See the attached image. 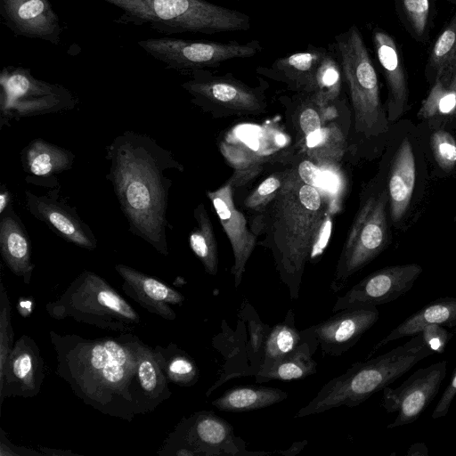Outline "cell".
<instances>
[{"mask_svg": "<svg viewBox=\"0 0 456 456\" xmlns=\"http://www.w3.org/2000/svg\"><path fill=\"white\" fill-rule=\"evenodd\" d=\"M56 374L86 404L111 417L131 421L152 411L139 381L142 341L123 332L116 337L83 338L50 331Z\"/></svg>", "mask_w": 456, "mask_h": 456, "instance_id": "1", "label": "cell"}, {"mask_svg": "<svg viewBox=\"0 0 456 456\" xmlns=\"http://www.w3.org/2000/svg\"><path fill=\"white\" fill-rule=\"evenodd\" d=\"M182 87L195 105L217 116L260 114L266 108L260 86L250 87L231 73L216 76L206 69L192 70Z\"/></svg>", "mask_w": 456, "mask_h": 456, "instance_id": "12", "label": "cell"}, {"mask_svg": "<svg viewBox=\"0 0 456 456\" xmlns=\"http://www.w3.org/2000/svg\"><path fill=\"white\" fill-rule=\"evenodd\" d=\"M372 42L388 91L387 119L394 122L408 110L409 86L406 71L401 52L389 33L375 28L372 31Z\"/></svg>", "mask_w": 456, "mask_h": 456, "instance_id": "20", "label": "cell"}, {"mask_svg": "<svg viewBox=\"0 0 456 456\" xmlns=\"http://www.w3.org/2000/svg\"><path fill=\"white\" fill-rule=\"evenodd\" d=\"M55 320L72 319L99 329L128 332L140 322L137 312L103 278L83 271L62 294L45 305Z\"/></svg>", "mask_w": 456, "mask_h": 456, "instance_id": "6", "label": "cell"}, {"mask_svg": "<svg viewBox=\"0 0 456 456\" xmlns=\"http://www.w3.org/2000/svg\"><path fill=\"white\" fill-rule=\"evenodd\" d=\"M397 16L408 33L418 43L429 37L435 13V0H395Z\"/></svg>", "mask_w": 456, "mask_h": 456, "instance_id": "34", "label": "cell"}, {"mask_svg": "<svg viewBox=\"0 0 456 456\" xmlns=\"http://www.w3.org/2000/svg\"><path fill=\"white\" fill-rule=\"evenodd\" d=\"M287 397L288 393L279 388L241 386L227 390L212 405L223 411L244 412L271 406Z\"/></svg>", "mask_w": 456, "mask_h": 456, "instance_id": "28", "label": "cell"}, {"mask_svg": "<svg viewBox=\"0 0 456 456\" xmlns=\"http://www.w3.org/2000/svg\"><path fill=\"white\" fill-rule=\"evenodd\" d=\"M137 44L168 68L191 70L216 68L230 60L251 58L263 50L256 39L240 43L164 37L140 40Z\"/></svg>", "mask_w": 456, "mask_h": 456, "instance_id": "11", "label": "cell"}, {"mask_svg": "<svg viewBox=\"0 0 456 456\" xmlns=\"http://www.w3.org/2000/svg\"><path fill=\"white\" fill-rule=\"evenodd\" d=\"M4 432L1 429L0 439V455L1 456H33L42 455L41 452H36L32 449L14 445L4 436Z\"/></svg>", "mask_w": 456, "mask_h": 456, "instance_id": "43", "label": "cell"}, {"mask_svg": "<svg viewBox=\"0 0 456 456\" xmlns=\"http://www.w3.org/2000/svg\"><path fill=\"white\" fill-rule=\"evenodd\" d=\"M327 50L308 45L305 51L278 58L269 67H258L256 73L282 82L297 93L311 94L315 71Z\"/></svg>", "mask_w": 456, "mask_h": 456, "instance_id": "23", "label": "cell"}, {"mask_svg": "<svg viewBox=\"0 0 456 456\" xmlns=\"http://www.w3.org/2000/svg\"><path fill=\"white\" fill-rule=\"evenodd\" d=\"M138 376L142 391L152 411L170 397L167 379L159 364L155 351L144 342L139 351Z\"/></svg>", "mask_w": 456, "mask_h": 456, "instance_id": "30", "label": "cell"}, {"mask_svg": "<svg viewBox=\"0 0 456 456\" xmlns=\"http://www.w3.org/2000/svg\"><path fill=\"white\" fill-rule=\"evenodd\" d=\"M303 341V334L295 324V314L289 309L284 320L270 328L264 346L262 361L257 371L265 370L294 351Z\"/></svg>", "mask_w": 456, "mask_h": 456, "instance_id": "29", "label": "cell"}, {"mask_svg": "<svg viewBox=\"0 0 456 456\" xmlns=\"http://www.w3.org/2000/svg\"><path fill=\"white\" fill-rule=\"evenodd\" d=\"M196 226L189 236V245L194 255L210 275L218 271L217 244L213 226L203 203H200L193 211Z\"/></svg>", "mask_w": 456, "mask_h": 456, "instance_id": "32", "label": "cell"}, {"mask_svg": "<svg viewBox=\"0 0 456 456\" xmlns=\"http://www.w3.org/2000/svg\"><path fill=\"white\" fill-rule=\"evenodd\" d=\"M40 452L43 453V455H51V456L76 455V453H73L69 450L64 451V450L49 449V448H45V447H41Z\"/></svg>", "mask_w": 456, "mask_h": 456, "instance_id": "47", "label": "cell"}, {"mask_svg": "<svg viewBox=\"0 0 456 456\" xmlns=\"http://www.w3.org/2000/svg\"><path fill=\"white\" fill-rule=\"evenodd\" d=\"M207 195L231 243L234 256L231 273L234 277V286L238 288L247 262L255 249L257 236L248 229L246 216L236 208L233 186L229 182L215 191H208Z\"/></svg>", "mask_w": 456, "mask_h": 456, "instance_id": "18", "label": "cell"}, {"mask_svg": "<svg viewBox=\"0 0 456 456\" xmlns=\"http://www.w3.org/2000/svg\"><path fill=\"white\" fill-rule=\"evenodd\" d=\"M428 451L424 443H415L408 450L407 455L411 456H427Z\"/></svg>", "mask_w": 456, "mask_h": 456, "instance_id": "46", "label": "cell"}, {"mask_svg": "<svg viewBox=\"0 0 456 456\" xmlns=\"http://www.w3.org/2000/svg\"><path fill=\"white\" fill-rule=\"evenodd\" d=\"M330 199L305 182L298 169L288 168L276 196L253 215L251 231L273 254L281 281L297 299L307 262L318 261L324 249L323 232L330 222Z\"/></svg>", "mask_w": 456, "mask_h": 456, "instance_id": "3", "label": "cell"}, {"mask_svg": "<svg viewBox=\"0 0 456 456\" xmlns=\"http://www.w3.org/2000/svg\"><path fill=\"white\" fill-rule=\"evenodd\" d=\"M387 191L366 199L349 230L330 283L339 292L349 279L376 258L387 246Z\"/></svg>", "mask_w": 456, "mask_h": 456, "instance_id": "8", "label": "cell"}, {"mask_svg": "<svg viewBox=\"0 0 456 456\" xmlns=\"http://www.w3.org/2000/svg\"><path fill=\"white\" fill-rule=\"evenodd\" d=\"M446 371L444 360L417 370L396 388L384 387L381 406L387 413L397 412L387 428L416 421L438 394Z\"/></svg>", "mask_w": 456, "mask_h": 456, "instance_id": "13", "label": "cell"}, {"mask_svg": "<svg viewBox=\"0 0 456 456\" xmlns=\"http://www.w3.org/2000/svg\"><path fill=\"white\" fill-rule=\"evenodd\" d=\"M306 444H307L306 440L295 442L292 444V445L289 449H287L285 451H281V450L275 451V452H273V453H281L285 456H294V455L298 454Z\"/></svg>", "mask_w": 456, "mask_h": 456, "instance_id": "44", "label": "cell"}, {"mask_svg": "<svg viewBox=\"0 0 456 456\" xmlns=\"http://www.w3.org/2000/svg\"><path fill=\"white\" fill-rule=\"evenodd\" d=\"M303 341L291 353L274 362L268 369L255 374L256 383L270 380H297L317 372V363L312 355L319 344L316 338L305 329L301 330Z\"/></svg>", "mask_w": 456, "mask_h": 456, "instance_id": "27", "label": "cell"}, {"mask_svg": "<svg viewBox=\"0 0 456 456\" xmlns=\"http://www.w3.org/2000/svg\"><path fill=\"white\" fill-rule=\"evenodd\" d=\"M159 364L167 380L180 387H191L200 378L199 368L194 360L175 344L154 348Z\"/></svg>", "mask_w": 456, "mask_h": 456, "instance_id": "33", "label": "cell"}, {"mask_svg": "<svg viewBox=\"0 0 456 456\" xmlns=\"http://www.w3.org/2000/svg\"><path fill=\"white\" fill-rule=\"evenodd\" d=\"M45 378L44 361L36 341L28 335L20 337L0 371V406L6 398L36 396Z\"/></svg>", "mask_w": 456, "mask_h": 456, "instance_id": "17", "label": "cell"}, {"mask_svg": "<svg viewBox=\"0 0 456 456\" xmlns=\"http://www.w3.org/2000/svg\"><path fill=\"white\" fill-rule=\"evenodd\" d=\"M11 194L5 184L1 185L0 215L11 205Z\"/></svg>", "mask_w": 456, "mask_h": 456, "instance_id": "45", "label": "cell"}, {"mask_svg": "<svg viewBox=\"0 0 456 456\" xmlns=\"http://www.w3.org/2000/svg\"><path fill=\"white\" fill-rule=\"evenodd\" d=\"M0 14L15 35L60 42L62 28L49 0H0Z\"/></svg>", "mask_w": 456, "mask_h": 456, "instance_id": "19", "label": "cell"}, {"mask_svg": "<svg viewBox=\"0 0 456 456\" xmlns=\"http://www.w3.org/2000/svg\"><path fill=\"white\" fill-rule=\"evenodd\" d=\"M60 191V185L44 195L25 191L28 211L64 240L85 249H94L97 240L92 229L80 218L76 208L62 200Z\"/></svg>", "mask_w": 456, "mask_h": 456, "instance_id": "15", "label": "cell"}, {"mask_svg": "<svg viewBox=\"0 0 456 456\" xmlns=\"http://www.w3.org/2000/svg\"><path fill=\"white\" fill-rule=\"evenodd\" d=\"M429 324H440L447 328L456 326V297H440L424 305L379 341L367 354L366 359L370 358L389 342L404 337H412Z\"/></svg>", "mask_w": 456, "mask_h": 456, "instance_id": "26", "label": "cell"}, {"mask_svg": "<svg viewBox=\"0 0 456 456\" xmlns=\"http://www.w3.org/2000/svg\"><path fill=\"white\" fill-rule=\"evenodd\" d=\"M159 454L195 455H266V452H248L245 442L234 435L233 427L213 411H202L183 419L170 434Z\"/></svg>", "mask_w": 456, "mask_h": 456, "instance_id": "10", "label": "cell"}, {"mask_svg": "<svg viewBox=\"0 0 456 456\" xmlns=\"http://www.w3.org/2000/svg\"><path fill=\"white\" fill-rule=\"evenodd\" d=\"M416 180V163L412 145L403 140L393 158L387 183L389 214L399 223L409 209Z\"/></svg>", "mask_w": 456, "mask_h": 456, "instance_id": "25", "label": "cell"}, {"mask_svg": "<svg viewBox=\"0 0 456 456\" xmlns=\"http://www.w3.org/2000/svg\"><path fill=\"white\" fill-rule=\"evenodd\" d=\"M418 334L422 345L434 354H443L446 345L453 336L452 332L440 324L427 325Z\"/></svg>", "mask_w": 456, "mask_h": 456, "instance_id": "41", "label": "cell"}, {"mask_svg": "<svg viewBox=\"0 0 456 456\" xmlns=\"http://www.w3.org/2000/svg\"><path fill=\"white\" fill-rule=\"evenodd\" d=\"M456 396V369L452 373V376L450 379V382L444 393L442 394L441 398L439 399L436 408L434 409L431 417L433 419H438L444 417L450 409L452 402Z\"/></svg>", "mask_w": 456, "mask_h": 456, "instance_id": "42", "label": "cell"}, {"mask_svg": "<svg viewBox=\"0 0 456 456\" xmlns=\"http://www.w3.org/2000/svg\"><path fill=\"white\" fill-rule=\"evenodd\" d=\"M336 50L354 110V130L366 137L387 130L376 69L356 25L335 37Z\"/></svg>", "mask_w": 456, "mask_h": 456, "instance_id": "7", "label": "cell"}, {"mask_svg": "<svg viewBox=\"0 0 456 456\" xmlns=\"http://www.w3.org/2000/svg\"><path fill=\"white\" fill-rule=\"evenodd\" d=\"M296 108L293 122L297 131L310 147L321 135L324 124V114L331 104L323 105L309 94L297 93L294 98Z\"/></svg>", "mask_w": 456, "mask_h": 456, "instance_id": "35", "label": "cell"}, {"mask_svg": "<svg viewBox=\"0 0 456 456\" xmlns=\"http://www.w3.org/2000/svg\"><path fill=\"white\" fill-rule=\"evenodd\" d=\"M342 76L338 58L327 50L315 71L313 91L309 94L323 105L334 102L340 93Z\"/></svg>", "mask_w": 456, "mask_h": 456, "instance_id": "36", "label": "cell"}, {"mask_svg": "<svg viewBox=\"0 0 456 456\" xmlns=\"http://www.w3.org/2000/svg\"><path fill=\"white\" fill-rule=\"evenodd\" d=\"M455 64L456 12L432 45L426 66L427 77L433 84L436 80L448 84Z\"/></svg>", "mask_w": 456, "mask_h": 456, "instance_id": "31", "label": "cell"}, {"mask_svg": "<svg viewBox=\"0 0 456 456\" xmlns=\"http://www.w3.org/2000/svg\"><path fill=\"white\" fill-rule=\"evenodd\" d=\"M0 216L2 258L9 270L28 285L35 268L28 234L12 204Z\"/></svg>", "mask_w": 456, "mask_h": 456, "instance_id": "24", "label": "cell"}, {"mask_svg": "<svg viewBox=\"0 0 456 456\" xmlns=\"http://www.w3.org/2000/svg\"><path fill=\"white\" fill-rule=\"evenodd\" d=\"M433 354L422 345L419 334H415L407 343L386 354L354 362L343 374L323 385L295 417L318 414L341 406H358Z\"/></svg>", "mask_w": 456, "mask_h": 456, "instance_id": "4", "label": "cell"}, {"mask_svg": "<svg viewBox=\"0 0 456 456\" xmlns=\"http://www.w3.org/2000/svg\"><path fill=\"white\" fill-rule=\"evenodd\" d=\"M423 269L417 264L387 266L377 270L354 285L344 296L338 297L332 313L358 306L392 302L406 294Z\"/></svg>", "mask_w": 456, "mask_h": 456, "instance_id": "14", "label": "cell"}, {"mask_svg": "<svg viewBox=\"0 0 456 456\" xmlns=\"http://www.w3.org/2000/svg\"><path fill=\"white\" fill-rule=\"evenodd\" d=\"M450 1H453V2H456V0H450Z\"/></svg>", "mask_w": 456, "mask_h": 456, "instance_id": "50", "label": "cell"}, {"mask_svg": "<svg viewBox=\"0 0 456 456\" xmlns=\"http://www.w3.org/2000/svg\"><path fill=\"white\" fill-rule=\"evenodd\" d=\"M111 183L128 231L167 256V209L172 180L167 171H183L168 150L134 131L116 136L106 148Z\"/></svg>", "mask_w": 456, "mask_h": 456, "instance_id": "2", "label": "cell"}, {"mask_svg": "<svg viewBox=\"0 0 456 456\" xmlns=\"http://www.w3.org/2000/svg\"><path fill=\"white\" fill-rule=\"evenodd\" d=\"M288 168L275 172L263 180L245 199V208L257 214L276 196L286 177Z\"/></svg>", "mask_w": 456, "mask_h": 456, "instance_id": "38", "label": "cell"}, {"mask_svg": "<svg viewBox=\"0 0 456 456\" xmlns=\"http://www.w3.org/2000/svg\"><path fill=\"white\" fill-rule=\"evenodd\" d=\"M14 333L11 323V304L7 291L0 282V371L5 366L13 347Z\"/></svg>", "mask_w": 456, "mask_h": 456, "instance_id": "40", "label": "cell"}, {"mask_svg": "<svg viewBox=\"0 0 456 456\" xmlns=\"http://www.w3.org/2000/svg\"><path fill=\"white\" fill-rule=\"evenodd\" d=\"M115 270L123 280V291L141 307L165 320H175L176 314L170 305H180L184 301L180 292L130 266L118 264Z\"/></svg>", "mask_w": 456, "mask_h": 456, "instance_id": "21", "label": "cell"}, {"mask_svg": "<svg viewBox=\"0 0 456 456\" xmlns=\"http://www.w3.org/2000/svg\"><path fill=\"white\" fill-rule=\"evenodd\" d=\"M456 111V93L442 80H436L418 112L420 118L451 115Z\"/></svg>", "mask_w": 456, "mask_h": 456, "instance_id": "37", "label": "cell"}, {"mask_svg": "<svg viewBox=\"0 0 456 456\" xmlns=\"http://www.w3.org/2000/svg\"><path fill=\"white\" fill-rule=\"evenodd\" d=\"M0 88L1 126L11 119L71 110L77 103L68 88L37 79L23 67H4L0 74Z\"/></svg>", "mask_w": 456, "mask_h": 456, "instance_id": "9", "label": "cell"}, {"mask_svg": "<svg viewBox=\"0 0 456 456\" xmlns=\"http://www.w3.org/2000/svg\"><path fill=\"white\" fill-rule=\"evenodd\" d=\"M32 302L30 300H23L20 298L18 304V310L20 315L28 316L31 313Z\"/></svg>", "mask_w": 456, "mask_h": 456, "instance_id": "48", "label": "cell"}, {"mask_svg": "<svg viewBox=\"0 0 456 456\" xmlns=\"http://www.w3.org/2000/svg\"><path fill=\"white\" fill-rule=\"evenodd\" d=\"M448 86L456 93V64L454 65V68L451 74Z\"/></svg>", "mask_w": 456, "mask_h": 456, "instance_id": "49", "label": "cell"}, {"mask_svg": "<svg viewBox=\"0 0 456 456\" xmlns=\"http://www.w3.org/2000/svg\"><path fill=\"white\" fill-rule=\"evenodd\" d=\"M430 147L438 166L445 172L456 167V140L447 131L439 129L430 137Z\"/></svg>", "mask_w": 456, "mask_h": 456, "instance_id": "39", "label": "cell"}, {"mask_svg": "<svg viewBox=\"0 0 456 456\" xmlns=\"http://www.w3.org/2000/svg\"><path fill=\"white\" fill-rule=\"evenodd\" d=\"M75 155L47 141L32 140L20 151V162L28 183L52 189L59 186V175L70 169Z\"/></svg>", "mask_w": 456, "mask_h": 456, "instance_id": "22", "label": "cell"}, {"mask_svg": "<svg viewBox=\"0 0 456 456\" xmlns=\"http://www.w3.org/2000/svg\"><path fill=\"white\" fill-rule=\"evenodd\" d=\"M122 11L117 23L147 25L165 35L245 31L248 14L206 0H97Z\"/></svg>", "mask_w": 456, "mask_h": 456, "instance_id": "5", "label": "cell"}, {"mask_svg": "<svg viewBox=\"0 0 456 456\" xmlns=\"http://www.w3.org/2000/svg\"><path fill=\"white\" fill-rule=\"evenodd\" d=\"M379 318L376 306H352L335 312L327 320L306 329L316 338L323 356H340L353 347Z\"/></svg>", "mask_w": 456, "mask_h": 456, "instance_id": "16", "label": "cell"}]
</instances>
